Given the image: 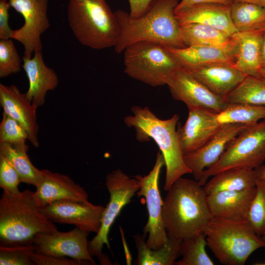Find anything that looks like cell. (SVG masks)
<instances>
[{"label": "cell", "mask_w": 265, "mask_h": 265, "mask_svg": "<svg viewBox=\"0 0 265 265\" xmlns=\"http://www.w3.org/2000/svg\"><path fill=\"white\" fill-rule=\"evenodd\" d=\"M265 70V31L263 32L261 45V69Z\"/></svg>", "instance_id": "cell-43"}, {"label": "cell", "mask_w": 265, "mask_h": 265, "mask_svg": "<svg viewBox=\"0 0 265 265\" xmlns=\"http://www.w3.org/2000/svg\"><path fill=\"white\" fill-rule=\"evenodd\" d=\"M237 35L234 67L246 76H259L263 32L252 30L238 32Z\"/></svg>", "instance_id": "cell-24"}, {"label": "cell", "mask_w": 265, "mask_h": 265, "mask_svg": "<svg viewBox=\"0 0 265 265\" xmlns=\"http://www.w3.org/2000/svg\"><path fill=\"white\" fill-rule=\"evenodd\" d=\"M217 119L221 125L238 124L251 126L265 119V106L228 104L223 110L217 113Z\"/></svg>", "instance_id": "cell-30"}, {"label": "cell", "mask_w": 265, "mask_h": 265, "mask_svg": "<svg viewBox=\"0 0 265 265\" xmlns=\"http://www.w3.org/2000/svg\"><path fill=\"white\" fill-rule=\"evenodd\" d=\"M33 53L32 57H23L22 67L29 82L26 97L38 107L44 104L47 92L56 87L58 79L53 69L44 63L42 50L35 51Z\"/></svg>", "instance_id": "cell-21"}, {"label": "cell", "mask_w": 265, "mask_h": 265, "mask_svg": "<svg viewBox=\"0 0 265 265\" xmlns=\"http://www.w3.org/2000/svg\"><path fill=\"white\" fill-rule=\"evenodd\" d=\"M207 246L204 232L183 240L180 250L182 258L176 261V265H213L214 262L206 250Z\"/></svg>", "instance_id": "cell-32"}, {"label": "cell", "mask_w": 265, "mask_h": 265, "mask_svg": "<svg viewBox=\"0 0 265 265\" xmlns=\"http://www.w3.org/2000/svg\"><path fill=\"white\" fill-rule=\"evenodd\" d=\"M248 126L238 124L222 125L217 132L204 145L184 155L185 162L198 181L205 169L215 164L232 140Z\"/></svg>", "instance_id": "cell-15"}, {"label": "cell", "mask_w": 265, "mask_h": 265, "mask_svg": "<svg viewBox=\"0 0 265 265\" xmlns=\"http://www.w3.org/2000/svg\"><path fill=\"white\" fill-rule=\"evenodd\" d=\"M262 238L265 240V235L263 236Z\"/></svg>", "instance_id": "cell-48"}, {"label": "cell", "mask_w": 265, "mask_h": 265, "mask_svg": "<svg viewBox=\"0 0 265 265\" xmlns=\"http://www.w3.org/2000/svg\"><path fill=\"white\" fill-rule=\"evenodd\" d=\"M167 191L162 212L168 237L183 240L203 232L212 217L203 186L182 176Z\"/></svg>", "instance_id": "cell-2"}, {"label": "cell", "mask_w": 265, "mask_h": 265, "mask_svg": "<svg viewBox=\"0 0 265 265\" xmlns=\"http://www.w3.org/2000/svg\"><path fill=\"white\" fill-rule=\"evenodd\" d=\"M105 185L110 194L109 200L105 208L99 231L88 241V250L101 264L111 265L108 257L102 253L103 245L106 244L110 249L108 235L110 228L123 207L136 194L139 186L136 178L130 177L119 169L107 174Z\"/></svg>", "instance_id": "cell-9"}, {"label": "cell", "mask_w": 265, "mask_h": 265, "mask_svg": "<svg viewBox=\"0 0 265 265\" xmlns=\"http://www.w3.org/2000/svg\"><path fill=\"white\" fill-rule=\"evenodd\" d=\"M0 123V143L17 145L26 143L28 136L25 128L3 111Z\"/></svg>", "instance_id": "cell-35"}, {"label": "cell", "mask_w": 265, "mask_h": 265, "mask_svg": "<svg viewBox=\"0 0 265 265\" xmlns=\"http://www.w3.org/2000/svg\"><path fill=\"white\" fill-rule=\"evenodd\" d=\"M185 47L200 46L220 49L234 56L238 43L237 33L230 36L214 27L197 23H180Z\"/></svg>", "instance_id": "cell-23"}, {"label": "cell", "mask_w": 265, "mask_h": 265, "mask_svg": "<svg viewBox=\"0 0 265 265\" xmlns=\"http://www.w3.org/2000/svg\"><path fill=\"white\" fill-rule=\"evenodd\" d=\"M132 115L125 117L126 125L132 128L140 142L153 139L158 146L165 162L166 174L163 188L167 191L179 178L191 174L186 165L181 148L176 125L180 118L177 114L167 119L158 118L148 107L135 106Z\"/></svg>", "instance_id": "cell-3"}, {"label": "cell", "mask_w": 265, "mask_h": 265, "mask_svg": "<svg viewBox=\"0 0 265 265\" xmlns=\"http://www.w3.org/2000/svg\"><path fill=\"white\" fill-rule=\"evenodd\" d=\"M143 235L136 234L133 239L137 250L135 264L137 265H172L180 256L183 240L169 238L168 241L157 249L150 248Z\"/></svg>", "instance_id": "cell-27"}, {"label": "cell", "mask_w": 265, "mask_h": 265, "mask_svg": "<svg viewBox=\"0 0 265 265\" xmlns=\"http://www.w3.org/2000/svg\"><path fill=\"white\" fill-rule=\"evenodd\" d=\"M89 233L77 227L68 232L39 233L33 238L35 252L56 257H69L96 265L88 250Z\"/></svg>", "instance_id": "cell-12"}, {"label": "cell", "mask_w": 265, "mask_h": 265, "mask_svg": "<svg viewBox=\"0 0 265 265\" xmlns=\"http://www.w3.org/2000/svg\"><path fill=\"white\" fill-rule=\"evenodd\" d=\"M225 100L228 104L265 106V78L260 75L246 76Z\"/></svg>", "instance_id": "cell-29"}, {"label": "cell", "mask_w": 265, "mask_h": 265, "mask_svg": "<svg viewBox=\"0 0 265 265\" xmlns=\"http://www.w3.org/2000/svg\"><path fill=\"white\" fill-rule=\"evenodd\" d=\"M257 30L263 32L265 31V23L263 24L259 28H258Z\"/></svg>", "instance_id": "cell-46"}, {"label": "cell", "mask_w": 265, "mask_h": 265, "mask_svg": "<svg viewBox=\"0 0 265 265\" xmlns=\"http://www.w3.org/2000/svg\"><path fill=\"white\" fill-rule=\"evenodd\" d=\"M234 2H246L257 4L265 7V0H232Z\"/></svg>", "instance_id": "cell-44"}, {"label": "cell", "mask_w": 265, "mask_h": 265, "mask_svg": "<svg viewBox=\"0 0 265 265\" xmlns=\"http://www.w3.org/2000/svg\"><path fill=\"white\" fill-rule=\"evenodd\" d=\"M105 207L90 202L57 201L41 207V211L52 222L73 225L88 233L100 230Z\"/></svg>", "instance_id": "cell-13"}, {"label": "cell", "mask_w": 265, "mask_h": 265, "mask_svg": "<svg viewBox=\"0 0 265 265\" xmlns=\"http://www.w3.org/2000/svg\"><path fill=\"white\" fill-rule=\"evenodd\" d=\"M188 109L186 123L177 129L179 142L184 155L204 145L222 126L217 119V113L212 110L198 106L189 107Z\"/></svg>", "instance_id": "cell-16"}, {"label": "cell", "mask_w": 265, "mask_h": 265, "mask_svg": "<svg viewBox=\"0 0 265 265\" xmlns=\"http://www.w3.org/2000/svg\"><path fill=\"white\" fill-rule=\"evenodd\" d=\"M204 233L207 246L222 264L243 265L252 253L265 248L247 219L212 217Z\"/></svg>", "instance_id": "cell-6"}, {"label": "cell", "mask_w": 265, "mask_h": 265, "mask_svg": "<svg viewBox=\"0 0 265 265\" xmlns=\"http://www.w3.org/2000/svg\"><path fill=\"white\" fill-rule=\"evenodd\" d=\"M120 230L121 232V235L122 239L123 245L124 249L125 254L126 258V262L127 265H131L132 263V256L129 251V248H128V245L126 241L125 236H124V233L121 227H120Z\"/></svg>", "instance_id": "cell-42"}, {"label": "cell", "mask_w": 265, "mask_h": 265, "mask_svg": "<svg viewBox=\"0 0 265 265\" xmlns=\"http://www.w3.org/2000/svg\"><path fill=\"white\" fill-rule=\"evenodd\" d=\"M21 182L19 175L10 161L0 153V187L3 191L12 195L19 194Z\"/></svg>", "instance_id": "cell-37"}, {"label": "cell", "mask_w": 265, "mask_h": 265, "mask_svg": "<svg viewBox=\"0 0 265 265\" xmlns=\"http://www.w3.org/2000/svg\"><path fill=\"white\" fill-rule=\"evenodd\" d=\"M259 75L265 78V70H260L259 72Z\"/></svg>", "instance_id": "cell-47"}, {"label": "cell", "mask_w": 265, "mask_h": 265, "mask_svg": "<svg viewBox=\"0 0 265 265\" xmlns=\"http://www.w3.org/2000/svg\"><path fill=\"white\" fill-rule=\"evenodd\" d=\"M230 11L231 5L208 2L175 10V14L180 23L203 24L232 36L238 31L233 24Z\"/></svg>", "instance_id": "cell-19"}, {"label": "cell", "mask_w": 265, "mask_h": 265, "mask_svg": "<svg viewBox=\"0 0 265 265\" xmlns=\"http://www.w3.org/2000/svg\"><path fill=\"white\" fill-rule=\"evenodd\" d=\"M166 85L172 97L184 103L187 108L202 107L219 113L228 104L225 99L213 94L192 75L181 67L172 73Z\"/></svg>", "instance_id": "cell-14"}, {"label": "cell", "mask_w": 265, "mask_h": 265, "mask_svg": "<svg viewBox=\"0 0 265 265\" xmlns=\"http://www.w3.org/2000/svg\"><path fill=\"white\" fill-rule=\"evenodd\" d=\"M185 70L213 94L225 99L246 76L234 65L225 63H212Z\"/></svg>", "instance_id": "cell-20"}, {"label": "cell", "mask_w": 265, "mask_h": 265, "mask_svg": "<svg viewBox=\"0 0 265 265\" xmlns=\"http://www.w3.org/2000/svg\"><path fill=\"white\" fill-rule=\"evenodd\" d=\"M0 104L3 112L19 122L26 130L31 144L39 146L38 138L39 125L37 121L38 108L22 93L14 84L10 86L0 84Z\"/></svg>", "instance_id": "cell-18"}, {"label": "cell", "mask_w": 265, "mask_h": 265, "mask_svg": "<svg viewBox=\"0 0 265 265\" xmlns=\"http://www.w3.org/2000/svg\"><path fill=\"white\" fill-rule=\"evenodd\" d=\"M230 14L238 32L257 30L265 23V7L257 4L234 2Z\"/></svg>", "instance_id": "cell-31"}, {"label": "cell", "mask_w": 265, "mask_h": 265, "mask_svg": "<svg viewBox=\"0 0 265 265\" xmlns=\"http://www.w3.org/2000/svg\"><path fill=\"white\" fill-rule=\"evenodd\" d=\"M215 2L231 5L232 0H181L175 8V10L180 9L196 4L202 3Z\"/></svg>", "instance_id": "cell-41"}, {"label": "cell", "mask_w": 265, "mask_h": 265, "mask_svg": "<svg viewBox=\"0 0 265 265\" xmlns=\"http://www.w3.org/2000/svg\"><path fill=\"white\" fill-rule=\"evenodd\" d=\"M255 171L265 179V166L262 165L254 169Z\"/></svg>", "instance_id": "cell-45"}, {"label": "cell", "mask_w": 265, "mask_h": 265, "mask_svg": "<svg viewBox=\"0 0 265 265\" xmlns=\"http://www.w3.org/2000/svg\"><path fill=\"white\" fill-rule=\"evenodd\" d=\"M256 186L233 191H222L207 195V201L212 217L247 219Z\"/></svg>", "instance_id": "cell-22"}, {"label": "cell", "mask_w": 265, "mask_h": 265, "mask_svg": "<svg viewBox=\"0 0 265 265\" xmlns=\"http://www.w3.org/2000/svg\"><path fill=\"white\" fill-rule=\"evenodd\" d=\"M10 6L8 0H0V39L10 38L12 30L8 24V10Z\"/></svg>", "instance_id": "cell-39"}, {"label": "cell", "mask_w": 265, "mask_h": 265, "mask_svg": "<svg viewBox=\"0 0 265 265\" xmlns=\"http://www.w3.org/2000/svg\"><path fill=\"white\" fill-rule=\"evenodd\" d=\"M33 243L0 246V265H35L32 255L35 252Z\"/></svg>", "instance_id": "cell-34"}, {"label": "cell", "mask_w": 265, "mask_h": 265, "mask_svg": "<svg viewBox=\"0 0 265 265\" xmlns=\"http://www.w3.org/2000/svg\"><path fill=\"white\" fill-rule=\"evenodd\" d=\"M179 0H153L141 16L132 17L130 13L114 12L119 35L114 47L120 53L130 45L140 41L160 43L175 48L186 47L180 33V23L175 14Z\"/></svg>", "instance_id": "cell-1"}, {"label": "cell", "mask_w": 265, "mask_h": 265, "mask_svg": "<svg viewBox=\"0 0 265 265\" xmlns=\"http://www.w3.org/2000/svg\"><path fill=\"white\" fill-rule=\"evenodd\" d=\"M167 47L180 67L185 70L212 63L234 64V56L220 49L200 46Z\"/></svg>", "instance_id": "cell-25"}, {"label": "cell", "mask_w": 265, "mask_h": 265, "mask_svg": "<svg viewBox=\"0 0 265 265\" xmlns=\"http://www.w3.org/2000/svg\"><path fill=\"white\" fill-rule=\"evenodd\" d=\"M124 63L126 74L153 87L166 85L172 73L180 67L166 46L149 41L127 48Z\"/></svg>", "instance_id": "cell-7"}, {"label": "cell", "mask_w": 265, "mask_h": 265, "mask_svg": "<svg viewBox=\"0 0 265 265\" xmlns=\"http://www.w3.org/2000/svg\"><path fill=\"white\" fill-rule=\"evenodd\" d=\"M67 19L80 43L93 49L114 47L119 35L114 14L105 0H69Z\"/></svg>", "instance_id": "cell-5"}, {"label": "cell", "mask_w": 265, "mask_h": 265, "mask_svg": "<svg viewBox=\"0 0 265 265\" xmlns=\"http://www.w3.org/2000/svg\"><path fill=\"white\" fill-rule=\"evenodd\" d=\"M256 186L254 169L236 167L222 171L212 176L203 186L206 195L222 191L241 190Z\"/></svg>", "instance_id": "cell-26"}, {"label": "cell", "mask_w": 265, "mask_h": 265, "mask_svg": "<svg viewBox=\"0 0 265 265\" xmlns=\"http://www.w3.org/2000/svg\"><path fill=\"white\" fill-rule=\"evenodd\" d=\"M26 143L13 145L0 143V153L11 163L19 175L21 182L36 186L43 178L42 170L35 167L27 154Z\"/></svg>", "instance_id": "cell-28"}, {"label": "cell", "mask_w": 265, "mask_h": 265, "mask_svg": "<svg viewBox=\"0 0 265 265\" xmlns=\"http://www.w3.org/2000/svg\"><path fill=\"white\" fill-rule=\"evenodd\" d=\"M32 260L36 265H92L90 262L79 261L67 257H56L47 255L34 252Z\"/></svg>", "instance_id": "cell-38"}, {"label": "cell", "mask_w": 265, "mask_h": 265, "mask_svg": "<svg viewBox=\"0 0 265 265\" xmlns=\"http://www.w3.org/2000/svg\"><path fill=\"white\" fill-rule=\"evenodd\" d=\"M163 165H165L163 157L159 152L154 165L149 174L133 177L137 179L139 186L136 195L138 197H144L148 212V220L143 229V236L145 237L148 235L146 243L153 249L161 247L169 239L162 217L163 200L159 188V174Z\"/></svg>", "instance_id": "cell-10"}, {"label": "cell", "mask_w": 265, "mask_h": 265, "mask_svg": "<svg viewBox=\"0 0 265 265\" xmlns=\"http://www.w3.org/2000/svg\"><path fill=\"white\" fill-rule=\"evenodd\" d=\"M153 0H128L130 12L132 18H137L147 9Z\"/></svg>", "instance_id": "cell-40"}, {"label": "cell", "mask_w": 265, "mask_h": 265, "mask_svg": "<svg viewBox=\"0 0 265 265\" xmlns=\"http://www.w3.org/2000/svg\"><path fill=\"white\" fill-rule=\"evenodd\" d=\"M10 7L20 13L24 24L12 30L10 38L21 42L24 56L31 57L35 51L42 49L41 35L50 27L47 15L48 0H8Z\"/></svg>", "instance_id": "cell-11"}, {"label": "cell", "mask_w": 265, "mask_h": 265, "mask_svg": "<svg viewBox=\"0 0 265 265\" xmlns=\"http://www.w3.org/2000/svg\"><path fill=\"white\" fill-rule=\"evenodd\" d=\"M265 161V119L247 127L230 143L212 166L205 169L198 181L203 186L216 174L232 168L254 169Z\"/></svg>", "instance_id": "cell-8"}, {"label": "cell", "mask_w": 265, "mask_h": 265, "mask_svg": "<svg viewBox=\"0 0 265 265\" xmlns=\"http://www.w3.org/2000/svg\"><path fill=\"white\" fill-rule=\"evenodd\" d=\"M255 173L256 192L250 207L247 220L255 233L263 237L265 235V179L255 171Z\"/></svg>", "instance_id": "cell-33"}, {"label": "cell", "mask_w": 265, "mask_h": 265, "mask_svg": "<svg viewBox=\"0 0 265 265\" xmlns=\"http://www.w3.org/2000/svg\"><path fill=\"white\" fill-rule=\"evenodd\" d=\"M40 208L34 191L26 189L17 195L3 191L0 199V245L33 243L37 233L58 231Z\"/></svg>", "instance_id": "cell-4"}, {"label": "cell", "mask_w": 265, "mask_h": 265, "mask_svg": "<svg viewBox=\"0 0 265 265\" xmlns=\"http://www.w3.org/2000/svg\"></svg>", "instance_id": "cell-49"}, {"label": "cell", "mask_w": 265, "mask_h": 265, "mask_svg": "<svg viewBox=\"0 0 265 265\" xmlns=\"http://www.w3.org/2000/svg\"><path fill=\"white\" fill-rule=\"evenodd\" d=\"M21 59L13 41L0 40V77H6L21 70Z\"/></svg>", "instance_id": "cell-36"}, {"label": "cell", "mask_w": 265, "mask_h": 265, "mask_svg": "<svg viewBox=\"0 0 265 265\" xmlns=\"http://www.w3.org/2000/svg\"><path fill=\"white\" fill-rule=\"evenodd\" d=\"M43 178L34 191L41 207L53 202L63 201H88L85 189L70 177L47 169H42Z\"/></svg>", "instance_id": "cell-17"}]
</instances>
